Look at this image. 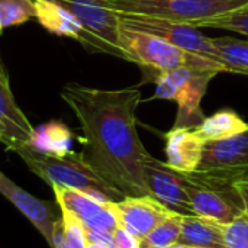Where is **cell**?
<instances>
[{"instance_id":"6da1fadb","label":"cell","mask_w":248,"mask_h":248,"mask_svg":"<svg viewBox=\"0 0 248 248\" xmlns=\"http://www.w3.org/2000/svg\"><path fill=\"white\" fill-rule=\"evenodd\" d=\"M60 96L83 131V161L124 196L150 195L142 174L148 151L140 140L135 116L141 92L68 83Z\"/></svg>"},{"instance_id":"7a4b0ae2","label":"cell","mask_w":248,"mask_h":248,"mask_svg":"<svg viewBox=\"0 0 248 248\" xmlns=\"http://www.w3.org/2000/svg\"><path fill=\"white\" fill-rule=\"evenodd\" d=\"M16 154L33 174H36L49 186L58 185L62 187L76 189L100 201L113 203L126 198L118 189L103 180L96 171H93L77 153L71 151L65 157H57L38 153L28 145L16 151Z\"/></svg>"},{"instance_id":"3957f363","label":"cell","mask_w":248,"mask_h":248,"mask_svg":"<svg viewBox=\"0 0 248 248\" xmlns=\"http://www.w3.org/2000/svg\"><path fill=\"white\" fill-rule=\"evenodd\" d=\"M147 80L155 83V94L151 99L174 100L177 103V118L174 128L195 129L206 118L201 102L206 94L209 81L218 74L211 70L195 67H180L169 71H154L142 68Z\"/></svg>"},{"instance_id":"277c9868","label":"cell","mask_w":248,"mask_h":248,"mask_svg":"<svg viewBox=\"0 0 248 248\" xmlns=\"http://www.w3.org/2000/svg\"><path fill=\"white\" fill-rule=\"evenodd\" d=\"M119 46L126 54L128 61L147 70L169 71L180 67H195L215 73H228L224 65L212 60L186 52L155 35L128 28L122 23L119 26Z\"/></svg>"},{"instance_id":"5b68a950","label":"cell","mask_w":248,"mask_h":248,"mask_svg":"<svg viewBox=\"0 0 248 248\" xmlns=\"http://www.w3.org/2000/svg\"><path fill=\"white\" fill-rule=\"evenodd\" d=\"M186 192L195 215L230 222L244 212L234 186L237 177L217 171L183 173Z\"/></svg>"},{"instance_id":"8992f818","label":"cell","mask_w":248,"mask_h":248,"mask_svg":"<svg viewBox=\"0 0 248 248\" xmlns=\"http://www.w3.org/2000/svg\"><path fill=\"white\" fill-rule=\"evenodd\" d=\"M71 12L86 31L84 49L128 61L119 46V15L110 0H54Z\"/></svg>"},{"instance_id":"52a82bcc","label":"cell","mask_w":248,"mask_h":248,"mask_svg":"<svg viewBox=\"0 0 248 248\" xmlns=\"http://www.w3.org/2000/svg\"><path fill=\"white\" fill-rule=\"evenodd\" d=\"M118 13L141 15L198 26L217 15L244 6L248 0H110Z\"/></svg>"},{"instance_id":"ba28073f","label":"cell","mask_w":248,"mask_h":248,"mask_svg":"<svg viewBox=\"0 0 248 248\" xmlns=\"http://www.w3.org/2000/svg\"><path fill=\"white\" fill-rule=\"evenodd\" d=\"M118 15H119L121 23L128 28L155 35L186 52L212 60L224 65L212 44V38L205 36L193 25L166 20V19H157V17H150V16H141V15H126V13H118Z\"/></svg>"},{"instance_id":"9c48e42d","label":"cell","mask_w":248,"mask_h":248,"mask_svg":"<svg viewBox=\"0 0 248 248\" xmlns=\"http://www.w3.org/2000/svg\"><path fill=\"white\" fill-rule=\"evenodd\" d=\"M144 182L150 196L180 215H195L185 186L183 173L150 155L144 160Z\"/></svg>"},{"instance_id":"30bf717a","label":"cell","mask_w":248,"mask_h":248,"mask_svg":"<svg viewBox=\"0 0 248 248\" xmlns=\"http://www.w3.org/2000/svg\"><path fill=\"white\" fill-rule=\"evenodd\" d=\"M55 196V203L73 212L84 225L86 230L110 232L119 227V218L113 202L100 201L89 193L62 187L58 185L51 186Z\"/></svg>"},{"instance_id":"8fae6325","label":"cell","mask_w":248,"mask_h":248,"mask_svg":"<svg viewBox=\"0 0 248 248\" xmlns=\"http://www.w3.org/2000/svg\"><path fill=\"white\" fill-rule=\"evenodd\" d=\"M0 195L6 198L38 230L46 244L52 247L54 231L61 219L55 212V206L48 201L35 198L4 174L0 177Z\"/></svg>"},{"instance_id":"7c38bea8","label":"cell","mask_w":248,"mask_h":248,"mask_svg":"<svg viewBox=\"0 0 248 248\" xmlns=\"http://www.w3.org/2000/svg\"><path fill=\"white\" fill-rule=\"evenodd\" d=\"M35 128L17 106L9 81V74L0 64V142L10 151H19L32 141Z\"/></svg>"},{"instance_id":"4fadbf2b","label":"cell","mask_w":248,"mask_h":248,"mask_svg":"<svg viewBox=\"0 0 248 248\" xmlns=\"http://www.w3.org/2000/svg\"><path fill=\"white\" fill-rule=\"evenodd\" d=\"M198 171H217L232 177L248 173V129L234 137L205 142Z\"/></svg>"},{"instance_id":"5bb4252c","label":"cell","mask_w":248,"mask_h":248,"mask_svg":"<svg viewBox=\"0 0 248 248\" xmlns=\"http://www.w3.org/2000/svg\"><path fill=\"white\" fill-rule=\"evenodd\" d=\"M119 225L137 238H144L160 222L171 217L173 212L150 195L126 196L115 203Z\"/></svg>"},{"instance_id":"9a60e30c","label":"cell","mask_w":248,"mask_h":248,"mask_svg":"<svg viewBox=\"0 0 248 248\" xmlns=\"http://www.w3.org/2000/svg\"><path fill=\"white\" fill-rule=\"evenodd\" d=\"M205 142L192 128H171L164 134L166 164L180 173H193L198 170Z\"/></svg>"},{"instance_id":"2e32d148","label":"cell","mask_w":248,"mask_h":248,"mask_svg":"<svg viewBox=\"0 0 248 248\" xmlns=\"http://www.w3.org/2000/svg\"><path fill=\"white\" fill-rule=\"evenodd\" d=\"M33 3L36 10L35 17L48 32L76 39L84 46L86 31L71 12L54 0H33Z\"/></svg>"},{"instance_id":"e0dca14e","label":"cell","mask_w":248,"mask_h":248,"mask_svg":"<svg viewBox=\"0 0 248 248\" xmlns=\"http://www.w3.org/2000/svg\"><path fill=\"white\" fill-rule=\"evenodd\" d=\"M179 243L201 248H227L224 222L199 215H182Z\"/></svg>"},{"instance_id":"ac0fdd59","label":"cell","mask_w":248,"mask_h":248,"mask_svg":"<svg viewBox=\"0 0 248 248\" xmlns=\"http://www.w3.org/2000/svg\"><path fill=\"white\" fill-rule=\"evenodd\" d=\"M248 129V124L232 109H221L206 116L193 131L203 142L219 141Z\"/></svg>"},{"instance_id":"d6986e66","label":"cell","mask_w":248,"mask_h":248,"mask_svg":"<svg viewBox=\"0 0 248 248\" xmlns=\"http://www.w3.org/2000/svg\"><path fill=\"white\" fill-rule=\"evenodd\" d=\"M71 142L73 134L67 125L60 121H51L35 128L29 147L42 154L65 157L71 153Z\"/></svg>"},{"instance_id":"ffe728a7","label":"cell","mask_w":248,"mask_h":248,"mask_svg":"<svg viewBox=\"0 0 248 248\" xmlns=\"http://www.w3.org/2000/svg\"><path fill=\"white\" fill-rule=\"evenodd\" d=\"M212 44L228 73L248 74V41L231 36L212 38Z\"/></svg>"},{"instance_id":"44dd1931","label":"cell","mask_w":248,"mask_h":248,"mask_svg":"<svg viewBox=\"0 0 248 248\" xmlns=\"http://www.w3.org/2000/svg\"><path fill=\"white\" fill-rule=\"evenodd\" d=\"M180 230L182 215L173 214L140 240L141 248H164L173 246L180 240Z\"/></svg>"},{"instance_id":"7402d4cb","label":"cell","mask_w":248,"mask_h":248,"mask_svg":"<svg viewBox=\"0 0 248 248\" xmlns=\"http://www.w3.org/2000/svg\"><path fill=\"white\" fill-rule=\"evenodd\" d=\"M196 28H217L231 32H237L248 36V3L234 10L217 15L201 22Z\"/></svg>"},{"instance_id":"603a6c76","label":"cell","mask_w":248,"mask_h":248,"mask_svg":"<svg viewBox=\"0 0 248 248\" xmlns=\"http://www.w3.org/2000/svg\"><path fill=\"white\" fill-rule=\"evenodd\" d=\"M33 0H0V26H16L35 17Z\"/></svg>"},{"instance_id":"cb8c5ba5","label":"cell","mask_w":248,"mask_h":248,"mask_svg":"<svg viewBox=\"0 0 248 248\" xmlns=\"http://www.w3.org/2000/svg\"><path fill=\"white\" fill-rule=\"evenodd\" d=\"M60 211H61L62 232L67 244L70 246V248H87L89 240L83 222L68 209L60 208Z\"/></svg>"},{"instance_id":"d4e9b609","label":"cell","mask_w":248,"mask_h":248,"mask_svg":"<svg viewBox=\"0 0 248 248\" xmlns=\"http://www.w3.org/2000/svg\"><path fill=\"white\" fill-rule=\"evenodd\" d=\"M224 243L227 248H248L247 212H243L230 222H224Z\"/></svg>"},{"instance_id":"484cf974","label":"cell","mask_w":248,"mask_h":248,"mask_svg":"<svg viewBox=\"0 0 248 248\" xmlns=\"http://www.w3.org/2000/svg\"><path fill=\"white\" fill-rule=\"evenodd\" d=\"M110 248H141L140 238L132 235L124 227H118L112 234V247Z\"/></svg>"},{"instance_id":"4316f807","label":"cell","mask_w":248,"mask_h":248,"mask_svg":"<svg viewBox=\"0 0 248 248\" xmlns=\"http://www.w3.org/2000/svg\"><path fill=\"white\" fill-rule=\"evenodd\" d=\"M234 186H235V189H237V192H238V195L241 198L244 212L248 214V173L237 177L235 182H234Z\"/></svg>"},{"instance_id":"83f0119b","label":"cell","mask_w":248,"mask_h":248,"mask_svg":"<svg viewBox=\"0 0 248 248\" xmlns=\"http://www.w3.org/2000/svg\"><path fill=\"white\" fill-rule=\"evenodd\" d=\"M51 248H70V246L65 241L64 232H62V222L61 219L58 221L55 231H54V238H52V247Z\"/></svg>"},{"instance_id":"f1b7e54d","label":"cell","mask_w":248,"mask_h":248,"mask_svg":"<svg viewBox=\"0 0 248 248\" xmlns=\"http://www.w3.org/2000/svg\"><path fill=\"white\" fill-rule=\"evenodd\" d=\"M164 248H201V247H195V246H189V244H183V243H176L173 246H169V247Z\"/></svg>"},{"instance_id":"f546056e","label":"cell","mask_w":248,"mask_h":248,"mask_svg":"<svg viewBox=\"0 0 248 248\" xmlns=\"http://www.w3.org/2000/svg\"><path fill=\"white\" fill-rule=\"evenodd\" d=\"M87 248H109V247H108V246H105V244H100V243H92V241H89Z\"/></svg>"},{"instance_id":"4dcf8cb0","label":"cell","mask_w":248,"mask_h":248,"mask_svg":"<svg viewBox=\"0 0 248 248\" xmlns=\"http://www.w3.org/2000/svg\"><path fill=\"white\" fill-rule=\"evenodd\" d=\"M1 31H3V28H1V26H0V33H1Z\"/></svg>"},{"instance_id":"1f68e13d","label":"cell","mask_w":248,"mask_h":248,"mask_svg":"<svg viewBox=\"0 0 248 248\" xmlns=\"http://www.w3.org/2000/svg\"><path fill=\"white\" fill-rule=\"evenodd\" d=\"M1 176H3V173H1V171H0V177H1Z\"/></svg>"},{"instance_id":"d6a6232c","label":"cell","mask_w":248,"mask_h":248,"mask_svg":"<svg viewBox=\"0 0 248 248\" xmlns=\"http://www.w3.org/2000/svg\"><path fill=\"white\" fill-rule=\"evenodd\" d=\"M0 64H1V60H0Z\"/></svg>"}]
</instances>
